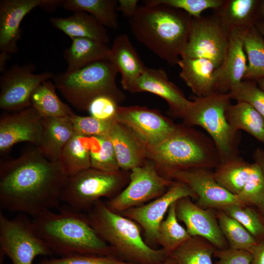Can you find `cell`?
I'll list each match as a JSON object with an SVG mask.
<instances>
[{"instance_id":"cb8c5ba5","label":"cell","mask_w":264,"mask_h":264,"mask_svg":"<svg viewBox=\"0 0 264 264\" xmlns=\"http://www.w3.org/2000/svg\"><path fill=\"white\" fill-rule=\"evenodd\" d=\"M74 133L70 116L43 117L41 138L36 147L49 160L58 161L63 149Z\"/></svg>"},{"instance_id":"74e56055","label":"cell","mask_w":264,"mask_h":264,"mask_svg":"<svg viewBox=\"0 0 264 264\" xmlns=\"http://www.w3.org/2000/svg\"><path fill=\"white\" fill-rule=\"evenodd\" d=\"M227 93L231 100L249 104L264 117V90L256 81L242 80L233 86Z\"/></svg>"},{"instance_id":"484cf974","label":"cell","mask_w":264,"mask_h":264,"mask_svg":"<svg viewBox=\"0 0 264 264\" xmlns=\"http://www.w3.org/2000/svg\"><path fill=\"white\" fill-rule=\"evenodd\" d=\"M63 53L67 71H72L93 63L109 60L108 44L85 38H74Z\"/></svg>"},{"instance_id":"bcb514c9","label":"cell","mask_w":264,"mask_h":264,"mask_svg":"<svg viewBox=\"0 0 264 264\" xmlns=\"http://www.w3.org/2000/svg\"><path fill=\"white\" fill-rule=\"evenodd\" d=\"M138 2V0H118L117 11L121 12L125 17L129 19L136 11L139 5Z\"/></svg>"},{"instance_id":"4fadbf2b","label":"cell","mask_w":264,"mask_h":264,"mask_svg":"<svg viewBox=\"0 0 264 264\" xmlns=\"http://www.w3.org/2000/svg\"><path fill=\"white\" fill-rule=\"evenodd\" d=\"M165 177L185 184L196 196V204L202 208L222 210L231 205H244L236 196L218 183L212 169L196 168L177 171Z\"/></svg>"},{"instance_id":"7a4b0ae2","label":"cell","mask_w":264,"mask_h":264,"mask_svg":"<svg viewBox=\"0 0 264 264\" xmlns=\"http://www.w3.org/2000/svg\"><path fill=\"white\" fill-rule=\"evenodd\" d=\"M192 17L184 11L161 4L138 5L128 19L135 38L171 66L177 65L185 46Z\"/></svg>"},{"instance_id":"7c38bea8","label":"cell","mask_w":264,"mask_h":264,"mask_svg":"<svg viewBox=\"0 0 264 264\" xmlns=\"http://www.w3.org/2000/svg\"><path fill=\"white\" fill-rule=\"evenodd\" d=\"M32 63L16 64L5 69L0 77V109L9 112L23 110L31 106V97L43 82L52 79L49 71L35 73Z\"/></svg>"},{"instance_id":"e0dca14e","label":"cell","mask_w":264,"mask_h":264,"mask_svg":"<svg viewBox=\"0 0 264 264\" xmlns=\"http://www.w3.org/2000/svg\"><path fill=\"white\" fill-rule=\"evenodd\" d=\"M43 117L32 106L5 113L0 117V152L14 145L27 142L37 147L43 131Z\"/></svg>"},{"instance_id":"5b68a950","label":"cell","mask_w":264,"mask_h":264,"mask_svg":"<svg viewBox=\"0 0 264 264\" xmlns=\"http://www.w3.org/2000/svg\"><path fill=\"white\" fill-rule=\"evenodd\" d=\"M87 215L98 235L123 260L135 264H159L168 256L163 248H153L143 240L137 223L112 211L101 199Z\"/></svg>"},{"instance_id":"1f68e13d","label":"cell","mask_w":264,"mask_h":264,"mask_svg":"<svg viewBox=\"0 0 264 264\" xmlns=\"http://www.w3.org/2000/svg\"><path fill=\"white\" fill-rule=\"evenodd\" d=\"M56 86L50 79L43 82L31 97L32 106L43 117L70 116L74 112L56 93Z\"/></svg>"},{"instance_id":"2e32d148","label":"cell","mask_w":264,"mask_h":264,"mask_svg":"<svg viewBox=\"0 0 264 264\" xmlns=\"http://www.w3.org/2000/svg\"><path fill=\"white\" fill-rule=\"evenodd\" d=\"M63 0H1L0 1V51L9 54L18 52L22 36L20 25L24 17L37 7L53 10Z\"/></svg>"},{"instance_id":"ab89813d","label":"cell","mask_w":264,"mask_h":264,"mask_svg":"<svg viewBox=\"0 0 264 264\" xmlns=\"http://www.w3.org/2000/svg\"><path fill=\"white\" fill-rule=\"evenodd\" d=\"M224 0H145L143 4H161L181 10L192 18H199L207 9L218 10Z\"/></svg>"},{"instance_id":"ac0fdd59","label":"cell","mask_w":264,"mask_h":264,"mask_svg":"<svg viewBox=\"0 0 264 264\" xmlns=\"http://www.w3.org/2000/svg\"><path fill=\"white\" fill-rule=\"evenodd\" d=\"M214 211L198 206L189 197L181 198L176 202L177 219L184 223L191 237H202L217 249L228 248V243L220 230Z\"/></svg>"},{"instance_id":"11a10c76","label":"cell","mask_w":264,"mask_h":264,"mask_svg":"<svg viewBox=\"0 0 264 264\" xmlns=\"http://www.w3.org/2000/svg\"><path fill=\"white\" fill-rule=\"evenodd\" d=\"M0 264H2L0 263Z\"/></svg>"},{"instance_id":"816d5d0a","label":"cell","mask_w":264,"mask_h":264,"mask_svg":"<svg viewBox=\"0 0 264 264\" xmlns=\"http://www.w3.org/2000/svg\"><path fill=\"white\" fill-rule=\"evenodd\" d=\"M159 264H177V263L172 257L168 256L165 259Z\"/></svg>"},{"instance_id":"9a60e30c","label":"cell","mask_w":264,"mask_h":264,"mask_svg":"<svg viewBox=\"0 0 264 264\" xmlns=\"http://www.w3.org/2000/svg\"><path fill=\"white\" fill-rule=\"evenodd\" d=\"M197 198L194 192L183 182L173 180L162 196L141 206L121 213L137 223L144 230L147 242L157 243L159 225L170 206L181 198Z\"/></svg>"},{"instance_id":"d4e9b609","label":"cell","mask_w":264,"mask_h":264,"mask_svg":"<svg viewBox=\"0 0 264 264\" xmlns=\"http://www.w3.org/2000/svg\"><path fill=\"white\" fill-rule=\"evenodd\" d=\"M50 22L56 28L69 36L85 38L108 44L110 42L106 27L90 14L75 12L66 17H51Z\"/></svg>"},{"instance_id":"4dcf8cb0","label":"cell","mask_w":264,"mask_h":264,"mask_svg":"<svg viewBox=\"0 0 264 264\" xmlns=\"http://www.w3.org/2000/svg\"><path fill=\"white\" fill-rule=\"evenodd\" d=\"M261 0H224L217 11L229 27L249 28L260 18L259 7Z\"/></svg>"},{"instance_id":"7402d4cb","label":"cell","mask_w":264,"mask_h":264,"mask_svg":"<svg viewBox=\"0 0 264 264\" xmlns=\"http://www.w3.org/2000/svg\"><path fill=\"white\" fill-rule=\"evenodd\" d=\"M109 60L121 74V86L128 91L146 68L126 34L114 39L110 48Z\"/></svg>"},{"instance_id":"7dc6e473","label":"cell","mask_w":264,"mask_h":264,"mask_svg":"<svg viewBox=\"0 0 264 264\" xmlns=\"http://www.w3.org/2000/svg\"><path fill=\"white\" fill-rule=\"evenodd\" d=\"M250 251L252 255L250 264H264V241L258 242Z\"/></svg>"},{"instance_id":"f5cc1de1","label":"cell","mask_w":264,"mask_h":264,"mask_svg":"<svg viewBox=\"0 0 264 264\" xmlns=\"http://www.w3.org/2000/svg\"><path fill=\"white\" fill-rule=\"evenodd\" d=\"M259 15L260 18H264V0H261L259 7Z\"/></svg>"},{"instance_id":"d590c367","label":"cell","mask_w":264,"mask_h":264,"mask_svg":"<svg viewBox=\"0 0 264 264\" xmlns=\"http://www.w3.org/2000/svg\"><path fill=\"white\" fill-rule=\"evenodd\" d=\"M220 230L229 247L250 251L258 242L251 233L239 221L221 210H216Z\"/></svg>"},{"instance_id":"b9f144b4","label":"cell","mask_w":264,"mask_h":264,"mask_svg":"<svg viewBox=\"0 0 264 264\" xmlns=\"http://www.w3.org/2000/svg\"><path fill=\"white\" fill-rule=\"evenodd\" d=\"M70 118L75 133L87 136L108 135L116 121H104L91 116H80L74 113L70 116Z\"/></svg>"},{"instance_id":"603a6c76","label":"cell","mask_w":264,"mask_h":264,"mask_svg":"<svg viewBox=\"0 0 264 264\" xmlns=\"http://www.w3.org/2000/svg\"><path fill=\"white\" fill-rule=\"evenodd\" d=\"M177 65L180 68V78L195 96L201 97L216 93L214 75L217 67L212 61L181 58Z\"/></svg>"},{"instance_id":"836d02e7","label":"cell","mask_w":264,"mask_h":264,"mask_svg":"<svg viewBox=\"0 0 264 264\" xmlns=\"http://www.w3.org/2000/svg\"><path fill=\"white\" fill-rule=\"evenodd\" d=\"M217 248L200 237H192L171 253L177 264H213L212 256Z\"/></svg>"},{"instance_id":"5bb4252c","label":"cell","mask_w":264,"mask_h":264,"mask_svg":"<svg viewBox=\"0 0 264 264\" xmlns=\"http://www.w3.org/2000/svg\"><path fill=\"white\" fill-rule=\"evenodd\" d=\"M116 120L129 128L147 149L160 143L176 125L158 110L140 106H119Z\"/></svg>"},{"instance_id":"ee69618b","label":"cell","mask_w":264,"mask_h":264,"mask_svg":"<svg viewBox=\"0 0 264 264\" xmlns=\"http://www.w3.org/2000/svg\"><path fill=\"white\" fill-rule=\"evenodd\" d=\"M119 103L113 98L100 96L94 99L90 103L88 111L91 116L104 121L116 120Z\"/></svg>"},{"instance_id":"83f0119b","label":"cell","mask_w":264,"mask_h":264,"mask_svg":"<svg viewBox=\"0 0 264 264\" xmlns=\"http://www.w3.org/2000/svg\"><path fill=\"white\" fill-rule=\"evenodd\" d=\"M91 136L74 133L63 149L58 162L68 177L91 167Z\"/></svg>"},{"instance_id":"8d00e7d4","label":"cell","mask_w":264,"mask_h":264,"mask_svg":"<svg viewBox=\"0 0 264 264\" xmlns=\"http://www.w3.org/2000/svg\"><path fill=\"white\" fill-rule=\"evenodd\" d=\"M91 168L111 172L121 170L113 145L107 135L91 136Z\"/></svg>"},{"instance_id":"4316f807","label":"cell","mask_w":264,"mask_h":264,"mask_svg":"<svg viewBox=\"0 0 264 264\" xmlns=\"http://www.w3.org/2000/svg\"><path fill=\"white\" fill-rule=\"evenodd\" d=\"M226 120L236 132L243 130L264 143V117L249 104H230L225 111Z\"/></svg>"},{"instance_id":"277c9868","label":"cell","mask_w":264,"mask_h":264,"mask_svg":"<svg viewBox=\"0 0 264 264\" xmlns=\"http://www.w3.org/2000/svg\"><path fill=\"white\" fill-rule=\"evenodd\" d=\"M147 159L164 177L177 171L196 168L213 169L221 163L216 147L208 135L184 124H176L160 143L147 149Z\"/></svg>"},{"instance_id":"ba28073f","label":"cell","mask_w":264,"mask_h":264,"mask_svg":"<svg viewBox=\"0 0 264 264\" xmlns=\"http://www.w3.org/2000/svg\"><path fill=\"white\" fill-rule=\"evenodd\" d=\"M130 171L108 172L92 168L67 177L60 201L74 210L88 211L103 198L110 199L119 194L130 181Z\"/></svg>"},{"instance_id":"6da1fadb","label":"cell","mask_w":264,"mask_h":264,"mask_svg":"<svg viewBox=\"0 0 264 264\" xmlns=\"http://www.w3.org/2000/svg\"><path fill=\"white\" fill-rule=\"evenodd\" d=\"M67 176L58 161L47 159L35 146L0 164V205L10 212L33 217L59 208Z\"/></svg>"},{"instance_id":"f907efd6","label":"cell","mask_w":264,"mask_h":264,"mask_svg":"<svg viewBox=\"0 0 264 264\" xmlns=\"http://www.w3.org/2000/svg\"><path fill=\"white\" fill-rule=\"evenodd\" d=\"M255 26L264 39V18H259L255 22Z\"/></svg>"},{"instance_id":"8992f818","label":"cell","mask_w":264,"mask_h":264,"mask_svg":"<svg viewBox=\"0 0 264 264\" xmlns=\"http://www.w3.org/2000/svg\"><path fill=\"white\" fill-rule=\"evenodd\" d=\"M118 73L113 64L105 60L54 74L52 79L68 102L78 110L87 111L91 102L100 96L110 97L119 103L125 100V94L116 84Z\"/></svg>"},{"instance_id":"52a82bcc","label":"cell","mask_w":264,"mask_h":264,"mask_svg":"<svg viewBox=\"0 0 264 264\" xmlns=\"http://www.w3.org/2000/svg\"><path fill=\"white\" fill-rule=\"evenodd\" d=\"M231 100L228 93L194 96L180 118L184 125L200 127L207 132L216 147L221 162L239 156L240 132L232 129L225 115Z\"/></svg>"},{"instance_id":"c3c4849f","label":"cell","mask_w":264,"mask_h":264,"mask_svg":"<svg viewBox=\"0 0 264 264\" xmlns=\"http://www.w3.org/2000/svg\"><path fill=\"white\" fill-rule=\"evenodd\" d=\"M252 157L254 162L258 164L260 167L264 181V150L261 148L256 149L253 152ZM260 208L262 212L264 214V188L263 197Z\"/></svg>"},{"instance_id":"f35d334b","label":"cell","mask_w":264,"mask_h":264,"mask_svg":"<svg viewBox=\"0 0 264 264\" xmlns=\"http://www.w3.org/2000/svg\"><path fill=\"white\" fill-rule=\"evenodd\" d=\"M264 181L259 165L254 162L250 175L241 192L236 195L245 205L260 207L264 193Z\"/></svg>"},{"instance_id":"9c48e42d","label":"cell","mask_w":264,"mask_h":264,"mask_svg":"<svg viewBox=\"0 0 264 264\" xmlns=\"http://www.w3.org/2000/svg\"><path fill=\"white\" fill-rule=\"evenodd\" d=\"M0 252L7 255L12 264H32L38 256L53 253L36 233L28 215L19 214L9 219L0 213Z\"/></svg>"},{"instance_id":"d6a6232c","label":"cell","mask_w":264,"mask_h":264,"mask_svg":"<svg viewBox=\"0 0 264 264\" xmlns=\"http://www.w3.org/2000/svg\"><path fill=\"white\" fill-rule=\"evenodd\" d=\"M247 66L242 80L254 81L264 78V39L255 25L249 27L243 40Z\"/></svg>"},{"instance_id":"f546056e","label":"cell","mask_w":264,"mask_h":264,"mask_svg":"<svg viewBox=\"0 0 264 264\" xmlns=\"http://www.w3.org/2000/svg\"><path fill=\"white\" fill-rule=\"evenodd\" d=\"M253 163L238 156L221 162L213 171L218 183L235 196L242 190L251 172Z\"/></svg>"},{"instance_id":"8fae6325","label":"cell","mask_w":264,"mask_h":264,"mask_svg":"<svg viewBox=\"0 0 264 264\" xmlns=\"http://www.w3.org/2000/svg\"><path fill=\"white\" fill-rule=\"evenodd\" d=\"M173 181L161 176L154 163L148 159L144 165L130 171L128 185L106 203L110 210L120 214L162 196Z\"/></svg>"},{"instance_id":"30bf717a","label":"cell","mask_w":264,"mask_h":264,"mask_svg":"<svg viewBox=\"0 0 264 264\" xmlns=\"http://www.w3.org/2000/svg\"><path fill=\"white\" fill-rule=\"evenodd\" d=\"M230 30L217 13L192 18L188 40L181 58L207 59L219 67L228 46Z\"/></svg>"},{"instance_id":"44dd1931","label":"cell","mask_w":264,"mask_h":264,"mask_svg":"<svg viewBox=\"0 0 264 264\" xmlns=\"http://www.w3.org/2000/svg\"><path fill=\"white\" fill-rule=\"evenodd\" d=\"M107 135L113 145L121 170L131 171L142 166L148 160L146 146L124 125L116 121Z\"/></svg>"},{"instance_id":"ffe728a7","label":"cell","mask_w":264,"mask_h":264,"mask_svg":"<svg viewBox=\"0 0 264 264\" xmlns=\"http://www.w3.org/2000/svg\"><path fill=\"white\" fill-rule=\"evenodd\" d=\"M129 92H148L161 97L168 105L169 114L179 118L191 102L180 88L169 80L162 68L146 67Z\"/></svg>"},{"instance_id":"7bdbcfd3","label":"cell","mask_w":264,"mask_h":264,"mask_svg":"<svg viewBox=\"0 0 264 264\" xmlns=\"http://www.w3.org/2000/svg\"><path fill=\"white\" fill-rule=\"evenodd\" d=\"M37 264H135L114 256L75 255L55 258H45Z\"/></svg>"},{"instance_id":"db71d44e","label":"cell","mask_w":264,"mask_h":264,"mask_svg":"<svg viewBox=\"0 0 264 264\" xmlns=\"http://www.w3.org/2000/svg\"><path fill=\"white\" fill-rule=\"evenodd\" d=\"M256 82L258 87L264 90V78L258 80Z\"/></svg>"},{"instance_id":"60d3db41","label":"cell","mask_w":264,"mask_h":264,"mask_svg":"<svg viewBox=\"0 0 264 264\" xmlns=\"http://www.w3.org/2000/svg\"><path fill=\"white\" fill-rule=\"evenodd\" d=\"M221 210L239 221L255 239L264 235V225L259 214L248 205H234Z\"/></svg>"},{"instance_id":"f1b7e54d","label":"cell","mask_w":264,"mask_h":264,"mask_svg":"<svg viewBox=\"0 0 264 264\" xmlns=\"http://www.w3.org/2000/svg\"><path fill=\"white\" fill-rule=\"evenodd\" d=\"M116 0H63L62 6L66 10L87 13L104 27L117 30L119 27Z\"/></svg>"},{"instance_id":"f6af8a7d","label":"cell","mask_w":264,"mask_h":264,"mask_svg":"<svg viewBox=\"0 0 264 264\" xmlns=\"http://www.w3.org/2000/svg\"><path fill=\"white\" fill-rule=\"evenodd\" d=\"M213 256L218 259L216 264H250L252 259L250 251L230 247L216 249Z\"/></svg>"},{"instance_id":"681fc988","label":"cell","mask_w":264,"mask_h":264,"mask_svg":"<svg viewBox=\"0 0 264 264\" xmlns=\"http://www.w3.org/2000/svg\"><path fill=\"white\" fill-rule=\"evenodd\" d=\"M10 54L4 52H0V72L2 73L5 69L6 64L9 59Z\"/></svg>"},{"instance_id":"3957f363","label":"cell","mask_w":264,"mask_h":264,"mask_svg":"<svg viewBox=\"0 0 264 264\" xmlns=\"http://www.w3.org/2000/svg\"><path fill=\"white\" fill-rule=\"evenodd\" d=\"M49 210L34 217L37 234L53 254L61 257L75 255L114 256L111 247L97 233L88 215L69 206Z\"/></svg>"},{"instance_id":"e575fe53","label":"cell","mask_w":264,"mask_h":264,"mask_svg":"<svg viewBox=\"0 0 264 264\" xmlns=\"http://www.w3.org/2000/svg\"><path fill=\"white\" fill-rule=\"evenodd\" d=\"M176 202L169 207L167 216L161 222L158 231L157 243L161 246L168 256L192 237L178 221Z\"/></svg>"},{"instance_id":"d6986e66","label":"cell","mask_w":264,"mask_h":264,"mask_svg":"<svg viewBox=\"0 0 264 264\" xmlns=\"http://www.w3.org/2000/svg\"><path fill=\"white\" fill-rule=\"evenodd\" d=\"M230 27L229 44L225 57L214 72L216 93H227L233 86L242 81L247 69L243 40L248 28Z\"/></svg>"}]
</instances>
